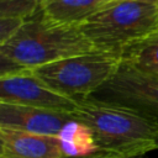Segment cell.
Here are the masks:
<instances>
[{
	"mask_svg": "<svg viewBox=\"0 0 158 158\" xmlns=\"http://www.w3.org/2000/svg\"><path fill=\"white\" fill-rule=\"evenodd\" d=\"M78 27L96 51L121 58L127 48L158 32V0L105 4Z\"/></svg>",
	"mask_w": 158,
	"mask_h": 158,
	"instance_id": "obj_3",
	"label": "cell"
},
{
	"mask_svg": "<svg viewBox=\"0 0 158 158\" xmlns=\"http://www.w3.org/2000/svg\"><path fill=\"white\" fill-rule=\"evenodd\" d=\"M116 1H123V0H104L105 4H110V2H116Z\"/></svg>",
	"mask_w": 158,
	"mask_h": 158,
	"instance_id": "obj_15",
	"label": "cell"
},
{
	"mask_svg": "<svg viewBox=\"0 0 158 158\" xmlns=\"http://www.w3.org/2000/svg\"><path fill=\"white\" fill-rule=\"evenodd\" d=\"M25 20L19 17H0V46L11 40L23 26Z\"/></svg>",
	"mask_w": 158,
	"mask_h": 158,
	"instance_id": "obj_13",
	"label": "cell"
},
{
	"mask_svg": "<svg viewBox=\"0 0 158 158\" xmlns=\"http://www.w3.org/2000/svg\"><path fill=\"white\" fill-rule=\"evenodd\" d=\"M0 102L43 107L73 114L78 101L56 93L40 80L31 69L0 75Z\"/></svg>",
	"mask_w": 158,
	"mask_h": 158,
	"instance_id": "obj_6",
	"label": "cell"
},
{
	"mask_svg": "<svg viewBox=\"0 0 158 158\" xmlns=\"http://www.w3.org/2000/svg\"><path fill=\"white\" fill-rule=\"evenodd\" d=\"M104 5V0H41L38 11L48 21L79 26Z\"/></svg>",
	"mask_w": 158,
	"mask_h": 158,
	"instance_id": "obj_9",
	"label": "cell"
},
{
	"mask_svg": "<svg viewBox=\"0 0 158 158\" xmlns=\"http://www.w3.org/2000/svg\"><path fill=\"white\" fill-rule=\"evenodd\" d=\"M80 158H146V156H122L116 153H107V152H96L94 154L80 157Z\"/></svg>",
	"mask_w": 158,
	"mask_h": 158,
	"instance_id": "obj_14",
	"label": "cell"
},
{
	"mask_svg": "<svg viewBox=\"0 0 158 158\" xmlns=\"http://www.w3.org/2000/svg\"><path fill=\"white\" fill-rule=\"evenodd\" d=\"M41 0H0V17L28 20L40 7Z\"/></svg>",
	"mask_w": 158,
	"mask_h": 158,
	"instance_id": "obj_12",
	"label": "cell"
},
{
	"mask_svg": "<svg viewBox=\"0 0 158 158\" xmlns=\"http://www.w3.org/2000/svg\"><path fill=\"white\" fill-rule=\"evenodd\" d=\"M72 118V114L64 111L0 102V128L57 137Z\"/></svg>",
	"mask_w": 158,
	"mask_h": 158,
	"instance_id": "obj_7",
	"label": "cell"
},
{
	"mask_svg": "<svg viewBox=\"0 0 158 158\" xmlns=\"http://www.w3.org/2000/svg\"><path fill=\"white\" fill-rule=\"evenodd\" d=\"M94 51L96 49L78 26L48 21L37 10L11 40L0 46V75L33 69Z\"/></svg>",
	"mask_w": 158,
	"mask_h": 158,
	"instance_id": "obj_1",
	"label": "cell"
},
{
	"mask_svg": "<svg viewBox=\"0 0 158 158\" xmlns=\"http://www.w3.org/2000/svg\"><path fill=\"white\" fill-rule=\"evenodd\" d=\"M72 116L91 130L99 152L146 156L158 149V120L135 109L89 96L78 100Z\"/></svg>",
	"mask_w": 158,
	"mask_h": 158,
	"instance_id": "obj_2",
	"label": "cell"
},
{
	"mask_svg": "<svg viewBox=\"0 0 158 158\" xmlns=\"http://www.w3.org/2000/svg\"><path fill=\"white\" fill-rule=\"evenodd\" d=\"M121 62L143 74L158 78V32L127 48L121 54Z\"/></svg>",
	"mask_w": 158,
	"mask_h": 158,
	"instance_id": "obj_11",
	"label": "cell"
},
{
	"mask_svg": "<svg viewBox=\"0 0 158 158\" xmlns=\"http://www.w3.org/2000/svg\"><path fill=\"white\" fill-rule=\"evenodd\" d=\"M121 58L94 51L31 69L48 88L58 94L80 100L89 98L118 69Z\"/></svg>",
	"mask_w": 158,
	"mask_h": 158,
	"instance_id": "obj_4",
	"label": "cell"
},
{
	"mask_svg": "<svg viewBox=\"0 0 158 158\" xmlns=\"http://www.w3.org/2000/svg\"><path fill=\"white\" fill-rule=\"evenodd\" d=\"M91 98L135 109L158 120V78L121 62L116 73Z\"/></svg>",
	"mask_w": 158,
	"mask_h": 158,
	"instance_id": "obj_5",
	"label": "cell"
},
{
	"mask_svg": "<svg viewBox=\"0 0 158 158\" xmlns=\"http://www.w3.org/2000/svg\"><path fill=\"white\" fill-rule=\"evenodd\" d=\"M0 158H65L56 136L0 128Z\"/></svg>",
	"mask_w": 158,
	"mask_h": 158,
	"instance_id": "obj_8",
	"label": "cell"
},
{
	"mask_svg": "<svg viewBox=\"0 0 158 158\" xmlns=\"http://www.w3.org/2000/svg\"><path fill=\"white\" fill-rule=\"evenodd\" d=\"M57 137L65 158H80L99 152L91 130L74 117L60 130Z\"/></svg>",
	"mask_w": 158,
	"mask_h": 158,
	"instance_id": "obj_10",
	"label": "cell"
}]
</instances>
